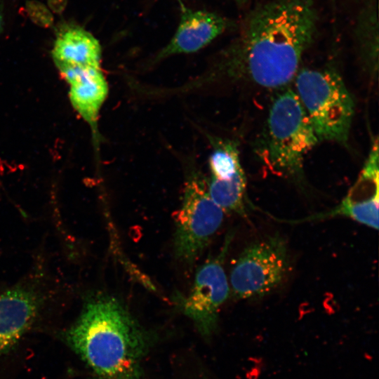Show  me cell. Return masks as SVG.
Segmentation results:
<instances>
[{
    "mask_svg": "<svg viewBox=\"0 0 379 379\" xmlns=\"http://www.w3.org/2000/svg\"><path fill=\"white\" fill-rule=\"evenodd\" d=\"M316 0H268L244 18L233 41L211 69L188 86L219 79L279 90L293 81L316 36Z\"/></svg>",
    "mask_w": 379,
    "mask_h": 379,
    "instance_id": "1",
    "label": "cell"
},
{
    "mask_svg": "<svg viewBox=\"0 0 379 379\" xmlns=\"http://www.w3.org/2000/svg\"><path fill=\"white\" fill-rule=\"evenodd\" d=\"M64 338L95 379H144L149 334L117 298H88Z\"/></svg>",
    "mask_w": 379,
    "mask_h": 379,
    "instance_id": "2",
    "label": "cell"
},
{
    "mask_svg": "<svg viewBox=\"0 0 379 379\" xmlns=\"http://www.w3.org/2000/svg\"><path fill=\"white\" fill-rule=\"evenodd\" d=\"M318 142L294 89L277 90L256 146L260 160L273 173L300 180L305 157Z\"/></svg>",
    "mask_w": 379,
    "mask_h": 379,
    "instance_id": "3",
    "label": "cell"
},
{
    "mask_svg": "<svg viewBox=\"0 0 379 379\" xmlns=\"http://www.w3.org/2000/svg\"><path fill=\"white\" fill-rule=\"evenodd\" d=\"M293 88L319 142L346 145L354 103L340 74L332 68L299 69Z\"/></svg>",
    "mask_w": 379,
    "mask_h": 379,
    "instance_id": "4",
    "label": "cell"
},
{
    "mask_svg": "<svg viewBox=\"0 0 379 379\" xmlns=\"http://www.w3.org/2000/svg\"><path fill=\"white\" fill-rule=\"evenodd\" d=\"M182 199L175 219L174 251L180 261L192 264L220 228L225 212L211 198L207 178L195 169L186 177Z\"/></svg>",
    "mask_w": 379,
    "mask_h": 379,
    "instance_id": "5",
    "label": "cell"
},
{
    "mask_svg": "<svg viewBox=\"0 0 379 379\" xmlns=\"http://www.w3.org/2000/svg\"><path fill=\"white\" fill-rule=\"evenodd\" d=\"M288 269L286 241L276 234L244 249L230 272V284L238 298L260 297L282 283Z\"/></svg>",
    "mask_w": 379,
    "mask_h": 379,
    "instance_id": "6",
    "label": "cell"
},
{
    "mask_svg": "<svg viewBox=\"0 0 379 379\" xmlns=\"http://www.w3.org/2000/svg\"><path fill=\"white\" fill-rule=\"evenodd\" d=\"M231 239L227 236L219 254L197 270L189 294L177 295L175 299L182 313L204 337H210L215 331L219 310L230 293L223 264Z\"/></svg>",
    "mask_w": 379,
    "mask_h": 379,
    "instance_id": "7",
    "label": "cell"
},
{
    "mask_svg": "<svg viewBox=\"0 0 379 379\" xmlns=\"http://www.w3.org/2000/svg\"><path fill=\"white\" fill-rule=\"evenodd\" d=\"M208 158V191L224 211L245 215L246 178L241 166L238 143L230 139H214Z\"/></svg>",
    "mask_w": 379,
    "mask_h": 379,
    "instance_id": "8",
    "label": "cell"
},
{
    "mask_svg": "<svg viewBox=\"0 0 379 379\" xmlns=\"http://www.w3.org/2000/svg\"><path fill=\"white\" fill-rule=\"evenodd\" d=\"M34 286L18 284L0 291V357L12 350L30 329L44 304Z\"/></svg>",
    "mask_w": 379,
    "mask_h": 379,
    "instance_id": "9",
    "label": "cell"
},
{
    "mask_svg": "<svg viewBox=\"0 0 379 379\" xmlns=\"http://www.w3.org/2000/svg\"><path fill=\"white\" fill-rule=\"evenodd\" d=\"M178 27L169 42L152 58V63L169 57L199 51L222 34L230 21L218 13L192 10L181 5Z\"/></svg>",
    "mask_w": 379,
    "mask_h": 379,
    "instance_id": "10",
    "label": "cell"
},
{
    "mask_svg": "<svg viewBox=\"0 0 379 379\" xmlns=\"http://www.w3.org/2000/svg\"><path fill=\"white\" fill-rule=\"evenodd\" d=\"M69 86V98L74 109L90 126L98 138L100 111L108 94V84L100 68H74L60 74Z\"/></svg>",
    "mask_w": 379,
    "mask_h": 379,
    "instance_id": "11",
    "label": "cell"
},
{
    "mask_svg": "<svg viewBox=\"0 0 379 379\" xmlns=\"http://www.w3.org/2000/svg\"><path fill=\"white\" fill-rule=\"evenodd\" d=\"M60 74L74 68H100L102 48L99 41L79 25L58 29L51 51Z\"/></svg>",
    "mask_w": 379,
    "mask_h": 379,
    "instance_id": "12",
    "label": "cell"
},
{
    "mask_svg": "<svg viewBox=\"0 0 379 379\" xmlns=\"http://www.w3.org/2000/svg\"><path fill=\"white\" fill-rule=\"evenodd\" d=\"M355 38L361 59L371 75L378 71V20L377 0H366L355 23Z\"/></svg>",
    "mask_w": 379,
    "mask_h": 379,
    "instance_id": "13",
    "label": "cell"
},
{
    "mask_svg": "<svg viewBox=\"0 0 379 379\" xmlns=\"http://www.w3.org/2000/svg\"><path fill=\"white\" fill-rule=\"evenodd\" d=\"M26 11L31 20L36 25L47 28L53 22V16L51 10L43 3L36 0L26 2Z\"/></svg>",
    "mask_w": 379,
    "mask_h": 379,
    "instance_id": "14",
    "label": "cell"
},
{
    "mask_svg": "<svg viewBox=\"0 0 379 379\" xmlns=\"http://www.w3.org/2000/svg\"><path fill=\"white\" fill-rule=\"evenodd\" d=\"M8 0H0V35L4 32L8 19Z\"/></svg>",
    "mask_w": 379,
    "mask_h": 379,
    "instance_id": "15",
    "label": "cell"
},
{
    "mask_svg": "<svg viewBox=\"0 0 379 379\" xmlns=\"http://www.w3.org/2000/svg\"><path fill=\"white\" fill-rule=\"evenodd\" d=\"M67 0H48V8L55 13H61L67 6Z\"/></svg>",
    "mask_w": 379,
    "mask_h": 379,
    "instance_id": "16",
    "label": "cell"
},
{
    "mask_svg": "<svg viewBox=\"0 0 379 379\" xmlns=\"http://www.w3.org/2000/svg\"><path fill=\"white\" fill-rule=\"evenodd\" d=\"M235 2L238 3V4H244V3H246L250 0H233Z\"/></svg>",
    "mask_w": 379,
    "mask_h": 379,
    "instance_id": "17",
    "label": "cell"
},
{
    "mask_svg": "<svg viewBox=\"0 0 379 379\" xmlns=\"http://www.w3.org/2000/svg\"><path fill=\"white\" fill-rule=\"evenodd\" d=\"M179 1H180V4H182L181 1H180V0H179Z\"/></svg>",
    "mask_w": 379,
    "mask_h": 379,
    "instance_id": "18",
    "label": "cell"
}]
</instances>
